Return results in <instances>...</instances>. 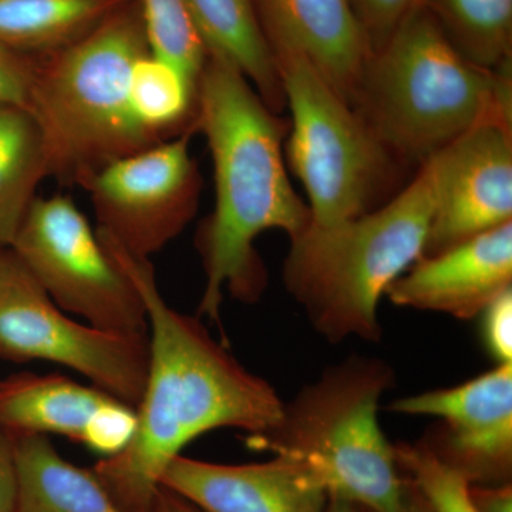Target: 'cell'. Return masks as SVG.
I'll return each mask as SVG.
<instances>
[{"label":"cell","mask_w":512,"mask_h":512,"mask_svg":"<svg viewBox=\"0 0 512 512\" xmlns=\"http://www.w3.org/2000/svg\"><path fill=\"white\" fill-rule=\"evenodd\" d=\"M148 53L131 0L73 45L36 59L26 110L42 137L47 178L83 188L106 165L160 143L130 100L134 67Z\"/></svg>","instance_id":"5"},{"label":"cell","mask_w":512,"mask_h":512,"mask_svg":"<svg viewBox=\"0 0 512 512\" xmlns=\"http://www.w3.org/2000/svg\"><path fill=\"white\" fill-rule=\"evenodd\" d=\"M394 413L436 417L421 440L473 485H500L512 473V363L447 389L400 397Z\"/></svg>","instance_id":"11"},{"label":"cell","mask_w":512,"mask_h":512,"mask_svg":"<svg viewBox=\"0 0 512 512\" xmlns=\"http://www.w3.org/2000/svg\"><path fill=\"white\" fill-rule=\"evenodd\" d=\"M420 0H350L370 53L382 49Z\"/></svg>","instance_id":"25"},{"label":"cell","mask_w":512,"mask_h":512,"mask_svg":"<svg viewBox=\"0 0 512 512\" xmlns=\"http://www.w3.org/2000/svg\"><path fill=\"white\" fill-rule=\"evenodd\" d=\"M0 357L45 360L136 409L146 384L148 335L106 332L62 311L10 249H0Z\"/></svg>","instance_id":"9"},{"label":"cell","mask_w":512,"mask_h":512,"mask_svg":"<svg viewBox=\"0 0 512 512\" xmlns=\"http://www.w3.org/2000/svg\"><path fill=\"white\" fill-rule=\"evenodd\" d=\"M36 59L0 47V106L28 109Z\"/></svg>","instance_id":"27"},{"label":"cell","mask_w":512,"mask_h":512,"mask_svg":"<svg viewBox=\"0 0 512 512\" xmlns=\"http://www.w3.org/2000/svg\"><path fill=\"white\" fill-rule=\"evenodd\" d=\"M360 511H362V512H369V511H366V510H362V508H360Z\"/></svg>","instance_id":"33"},{"label":"cell","mask_w":512,"mask_h":512,"mask_svg":"<svg viewBox=\"0 0 512 512\" xmlns=\"http://www.w3.org/2000/svg\"><path fill=\"white\" fill-rule=\"evenodd\" d=\"M131 0H0V47L40 59L66 49Z\"/></svg>","instance_id":"19"},{"label":"cell","mask_w":512,"mask_h":512,"mask_svg":"<svg viewBox=\"0 0 512 512\" xmlns=\"http://www.w3.org/2000/svg\"><path fill=\"white\" fill-rule=\"evenodd\" d=\"M97 232L144 303L148 369L133 436L92 470L124 511L154 512L165 470L191 441L218 429L262 436L281 420L285 402L212 338L200 318L165 301L150 259Z\"/></svg>","instance_id":"1"},{"label":"cell","mask_w":512,"mask_h":512,"mask_svg":"<svg viewBox=\"0 0 512 512\" xmlns=\"http://www.w3.org/2000/svg\"><path fill=\"white\" fill-rule=\"evenodd\" d=\"M481 338L498 365L512 363V288L481 312Z\"/></svg>","instance_id":"26"},{"label":"cell","mask_w":512,"mask_h":512,"mask_svg":"<svg viewBox=\"0 0 512 512\" xmlns=\"http://www.w3.org/2000/svg\"><path fill=\"white\" fill-rule=\"evenodd\" d=\"M406 480V478H404ZM404 512H431L427 504L424 503L421 495L417 493L416 488L413 487L409 481L406 480V505H404Z\"/></svg>","instance_id":"31"},{"label":"cell","mask_w":512,"mask_h":512,"mask_svg":"<svg viewBox=\"0 0 512 512\" xmlns=\"http://www.w3.org/2000/svg\"><path fill=\"white\" fill-rule=\"evenodd\" d=\"M451 45L471 62L498 70L511 64L512 0H420Z\"/></svg>","instance_id":"21"},{"label":"cell","mask_w":512,"mask_h":512,"mask_svg":"<svg viewBox=\"0 0 512 512\" xmlns=\"http://www.w3.org/2000/svg\"><path fill=\"white\" fill-rule=\"evenodd\" d=\"M194 130L210 148L215 187L214 210L195 235L205 274L198 316L221 326L225 293L254 303L268 284L255 248L259 235L278 229L295 238L312 214L286 171L288 121L266 106L234 63L214 53L198 76Z\"/></svg>","instance_id":"2"},{"label":"cell","mask_w":512,"mask_h":512,"mask_svg":"<svg viewBox=\"0 0 512 512\" xmlns=\"http://www.w3.org/2000/svg\"><path fill=\"white\" fill-rule=\"evenodd\" d=\"M511 120H487L434 154L436 207L423 256L512 221Z\"/></svg>","instance_id":"12"},{"label":"cell","mask_w":512,"mask_h":512,"mask_svg":"<svg viewBox=\"0 0 512 512\" xmlns=\"http://www.w3.org/2000/svg\"><path fill=\"white\" fill-rule=\"evenodd\" d=\"M325 512H362L357 505L339 498L329 497Z\"/></svg>","instance_id":"32"},{"label":"cell","mask_w":512,"mask_h":512,"mask_svg":"<svg viewBox=\"0 0 512 512\" xmlns=\"http://www.w3.org/2000/svg\"><path fill=\"white\" fill-rule=\"evenodd\" d=\"M192 134L185 131L113 161L84 184L96 228L130 254L150 259L194 218L202 180L190 150Z\"/></svg>","instance_id":"10"},{"label":"cell","mask_w":512,"mask_h":512,"mask_svg":"<svg viewBox=\"0 0 512 512\" xmlns=\"http://www.w3.org/2000/svg\"><path fill=\"white\" fill-rule=\"evenodd\" d=\"M394 379L382 359L349 357L305 384L274 429L248 437V446L285 458L329 497L369 512H404L406 480L379 423Z\"/></svg>","instance_id":"6"},{"label":"cell","mask_w":512,"mask_h":512,"mask_svg":"<svg viewBox=\"0 0 512 512\" xmlns=\"http://www.w3.org/2000/svg\"><path fill=\"white\" fill-rule=\"evenodd\" d=\"M154 512H204L200 508L195 507L190 501L167 490V488L160 487L156 498V507Z\"/></svg>","instance_id":"30"},{"label":"cell","mask_w":512,"mask_h":512,"mask_svg":"<svg viewBox=\"0 0 512 512\" xmlns=\"http://www.w3.org/2000/svg\"><path fill=\"white\" fill-rule=\"evenodd\" d=\"M265 39L281 37L305 53L353 107L370 53L350 0H254Z\"/></svg>","instance_id":"16"},{"label":"cell","mask_w":512,"mask_h":512,"mask_svg":"<svg viewBox=\"0 0 512 512\" xmlns=\"http://www.w3.org/2000/svg\"><path fill=\"white\" fill-rule=\"evenodd\" d=\"M511 64L471 62L426 6L367 60L353 109L393 157L420 165L487 120L512 119Z\"/></svg>","instance_id":"3"},{"label":"cell","mask_w":512,"mask_h":512,"mask_svg":"<svg viewBox=\"0 0 512 512\" xmlns=\"http://www.w3.org/2000/svg\"><path fill=\"white\" fill-rule=\"evenodd\" d=\"M9 249L62 311L106 332L148 335L141 296L69 195L36 197Z\"/></svg>","instance_id":"8"},{"label":"cell","mask_w":512,"mask_h":512,"mask_svg":"<svg viewBox=\"0 0 512 512\" xmlns=\"http://www.w3.org/2000/svg\"><path fill=\"white\" fill-rule=\"evenodd\" d=\"M197 80L175 64L148 55L138 60L131 77L134 116L158 141L194 131Z\"/></svg>","instance_id":"22"},{"label":"cell","mask_w":512,"mask_h":512,"mask_svg":"<svg viewBox=\"0 0 512 512\" xmlns=\"http://www.w3.org/2000/svg\"><path fill=\"white\" fill-rule=\"evenodd\" d=\"M136 409L92 384L20 373L0 380V429L63 436L101 458L116 456L136 429Z\"/></svg>","instance_id":"13"},{"label":"cell","mask_w":512,"mask_h":512,"mask_svg":"<svg viewBox=\"0 0 512 512\" xmlns=\"http://www.w3.org/2000/svg\"><path fill=\"white\" fill-rule=\"evenodd\" d=\"M151 55L198 80L207 49L185 0H137Z\"/></svg>","instance_id":"23"},{"label":"cell","mask_w":512,"mask_h":512,"mask_svg":"<svg viewBox=\"0 0 512 512\" xmlns=\"http://www.w3.org/2000/svg\"><path fill=\"white\" fill-rule=\"evenodd\" d=\"M471 500L478 512H512L511 483L500 485H473Z\"/></svg>","instance_id":"29"},{"label":"cell","mask_w":512,"mask_h":512,"mask_svg":"<svg viewBox=\"0 0 512 512\" xmlns=\"http://www.w3.org/2000/svg\"><path fill=\"white\" fill-rule=\"evenodd\" d=\"M207 53L235 64L266 106L276 114L286 106L284 87L254 0H185Z\"/></svg>","instance_id":"18"},{"label":"cell","mask_w":512,"mask_h":512,"mask_svg":"<svg viewBox=\"0 0 512 512\" xmlns=\"http://www.w3.org/2000/svg\"><path fill=\"white\" fill-rule=\"evenodd\" d=\"M512 288V221L447 249L420 258L387 288L400 308L477 318Z\"/></svg>","instance_id":"14"},{"label":"cell","mask_w":512,"mask_h":512,"mask_svg":"<svg viewBox=\"0 0 512 512\" xmlns=\"http://www.w3.org/2000/svg\"><path fill=\"white\" fill-rule=\"evenodd\" d=\"M436 207V161L382 207L291 238L284 282L312 328L330 343L382 338L379 302L423 256Z\"/></svg>","instance_id":"4"},{"label":"cell","mask_w":512,"mask_h":512,"mask_svg":"<svg viewBox=\"0 0 512 512\" xmlns=\"http://www.w3.org/2000/svg\"><path fill=\"white\" fill-rule=\"evenodd\" d=\"M400 473L416 488L431 512H478L471 500V483L448 466L423 441L394 444Z\"/></svg>","instance_id":"24"},{"label":"cell","mask_w":512,"mask_h":512,"mask_svg":"<svg viewBox=\"0 0 512 512\" xmlns=\"http://www.w3.org/2000/svg\"><path fill=\"white\" fill-rule=\"evenodd\" d=\"M204 512H325L329 495L282 457L264 463L218 464L178 456L161 478Z\"/></svg>","instance_id":"15"},{"label":"cell","mask_w":512,"mask_h":512,"mask_svg":"<svg viewBox=\"0 0 512 512\" xmlns=\"http://www.w3.org/2000/svg\"><path fill=\"white\" fill-rule=\"evenodd\" d=\"M45 178V151L32 114L0 106V249L15 241Z\"/></svg>","instance_id":"20"},{"label":"cell","mask_w":512,"mask_h":512,"mask_svg":"<svg viewBox=\"0 0 512 512\" xmlns=\"http://www.w3.org/2000/svg\"><path fill=\"white\" fill-rule=\"evenodd\" d=\"M0 512H18L15 441L3 429H0Z\"/></svg>","instance_id":"28"},{"label":"cell","mask_w":512,"mask_h":512,"mask_svg":"<svg viewBox=\"0 0 512 512\" xmlns=\"http://www.w3.org/2000/svg\"><path fill=\"white\" fill-rule=\"evenodd\" d=\"M266 42L292 113L286 158L308 194L312 224L375 210L392 183V154L302 50L281 37Z\"/></svg>","instance_id":"7"},{"label":"cell","mask_w":512,"mask_h":512,"mask_svg":"<svg viewBox=\"0 0 512 512\" xmlns=\"http://www.w3.org/2000/svg\"><path fill=\"white\" fill-rule=\"evenodd\" d=\"M18 512H126L93 470L60 456L46 436H13Z\"/></svg>","instance_id":"17"}]
</instances>
